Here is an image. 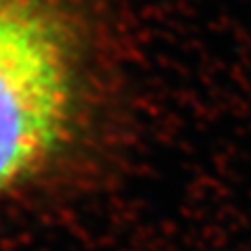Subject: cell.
I'll list each match as a JSON object with an SVG mask.
<instances>
[{"label":"cell","instance_id":"cell-1","mask_svg":"<svg viewBox=\"0 0 251 251\" xmlns=\"http://www.w3.org/2000/svg\"><path fill=\"white\" fill-rule=\"evenodd\" d=\"M105 113L90 0H0V197L63 176L97 140Z\"/></svg>","mask_w":251,"mask_h":251}]
</instances>
